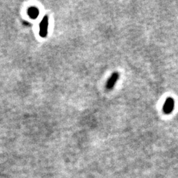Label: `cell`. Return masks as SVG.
<instances>
[{
	"label": "cell",
	"mask_w": 178,
	"mask_h": 178,
	"mask_svg": "<svg viewBox=\"0 0 178 178\" xmlns=\"http://www.w3.org/2000/svg\"><path fill=\"white\" fill-rule=\"evenodd\" d=\"M49 18L48 16L45 15L41 20L40 23V31L39 34L42 38H45L47 34V28H48Z\"/></svg>",
	"instance_id": "cell-1"
},
{
	"label": "cell",
	"mask_w": 178,
	"mask_h": 178,
	"mask_svg": "<svg viewBox=\"0 0 178 178\" xmlns=\"http://www.w3.org/2000/svg\"><path fill=\"white\" fill-rule=\"evenodd\" d=\"M173 106H174V102L173 100L171 98H168L165 100L163 107V110L164 111L165 113L166 114H169L172 111L173 109Z\"/></svg>",
	"instance_id": "cell-3"
},
{
	"label": "cell",
	"mask_w": 178,
	"mask_h": 178,
	"mask_svg": "<svg viewBox=\"0 0 178 178\" xmlns=\"http://www.w3.org/2000/svg\"><path fill=\"white\" fill-rule=\"evenodd\" d=\"M28 14L30 16V17L35 18L38 15L39 11L36 7H30L28 9Z\"/></svg>",
	"instance_id": "cell-4"
},
{
	"label": "cell",
	"mask_w": 178,
	"mask_h": 178,
	"mask_svg": "<svg viewBox=\"0 0 178 178\" xmlns=\"http://www.w3.org/2000/svg\"><path fill=\"white\" fill-rule=\"evenodd\" d=\"M119 74L117 72H114L112 73V74L110 76V77L108 78L107 81L105 84V88L107 90H111L113 87H114L115 83H116L117 80L119 79Z\"/></svg>",
	"instance_id": "cell-2"
}]
</instances>
